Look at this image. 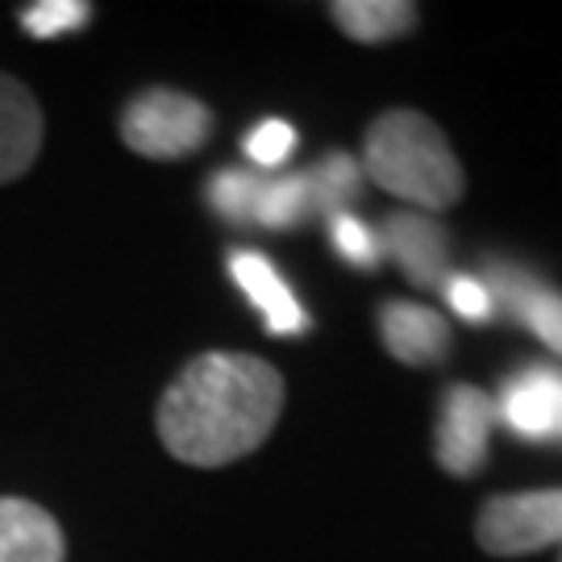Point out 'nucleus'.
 <instances>
[{"label": "nucleus", "instance_id": "19", "mask_svg": "<svg viewBox=\"0 0 562 562\" xmlns=\"http://www.w3.org/2000/svg\"><path fill=\"white\" fill-rule=\"evenodd\" d=\"M292 150H296V130L280 117L259 121L246 134V155H250V162H259V167H280Z\"/></svg>", "mask_w": 562, "mask_h": 562}, {"label": "nucleus", "instance_id": "2", "mask_svg": "<svg viewBox=\"0 0 562 562\" xmlns=\"http://www.w3.org/2000/svg\"><path fill=\"white\" fill-rule=\"evenodd\" d=\"M362 167L383 192L422 213H442L462 196V167L446 134L417 109H387L362 138Z\"/></svg>", "mask_w": 562, "mask_h": 562}, {"label": "nucleus", "instance_id": "18", "mask_svg": "<svg viewBox=\"0 0 562 562\" xmlns=\"http://www.w3.org/2000/svg\"><path fill=\"white\" fill-rule=\"evenodd\" d=\"M329 238L338 246V255L346 262H355V267H375L380 262V238L359 222V217H350V213H338V217H329Z\"/></svg>", "mask_w": 562, "mask_h": 562}, {"label": "nucleus", "instance_id": "3", "mask_svg": "<svg viewBox=\"0 0 562 562\" xmlns=\"http://www.w3.org/2000/svg\"><path fill=\"white\" fill-rule=\"evenodd\" d=\"M213 134V109L176 88H146L121 109V142L142 159H188Z\"/></svg>", "mask_w": 562, "mask_h": 562}, {"label": "nucleus", "instance_id": "15", "mask_svg": "<svg viewBox=\"0 0 562 562\" xmlns=\"http://www.w3.org/2000/svg\"><path fill=\"white\" fill-rule=\"evenodd\" d=\"M313 213L308 201V180L304 176H280V180H262L255 196V225L267 229H296Z\"/></svg>", "mask_w": 562, "mask_h": 562}, {"label": "nucleus", "instance_id": "17", "mask_svg": "<svg viewBox=\"0 0 562 562\" xmlns=\"http://www.w3.org/2000/svg\"><path fill=\"white\" fill-rule=\"evenodd\" d=\"M92 18V4L83 0H38L21 9V30L34 38H59L67 30H80Z\"/></svg>", "mask_w": 562, "mask_h": 562}, {"label": "nucleus", "instance_id": "5", "mask_svg": "<svg viewBox=\"0 0 562 562\" xmlns=\"http://www.w3.org/2000/svg\"><path fill=\"white\" fill-rule=\"evenodd\" d=\"M492 429H496V401L471 383H454L442 396V413H438V438H434L438 467L459 480L483 471Z\"/></svg>", "mask_w": 562, "mask_h": 562}, {"label": "nucleus", "instance_id": "14", "mask_svg": "<svg viewBox=\"0 0 562 562\" xmlns=\"http://www.w3.org/2000/svg\"><path fill=\"white\" fill-rule=\"evenodd\" d=\"M304 180H308V201H313V213H325V217L346 213V204H355L359 201V192H362L359 162L350 159V155H341V150H334L329 159L317 162Z\"/></svg>", "mask_w": 562, "mask_h": 562}, {"label": "nucleus", "instance_id": "7", "mask_svg": "<svg viewBox=\"0 0 562 562\" xmlns=\"http://www.w3.org/2000/svg\"><path fill=\"white\" fill-rule=\"evenodd\" d=\"M496 422L521 442L562 446V371L559 367H525L504 380Z\"/></svg>", "mask_w": 562, "mask_h": 562}, {"label": "nucleus", "instance_id": "10", "mask_svg": "<svg viewBox=\"0 0 562 562\" xmlns=\"http://www.w3.org/2000/svg\"><path fill=\"white\" fill-rule=\"evenodd\" d=\"M380 338L396 362L434 367L450 350V325L434 308H425V304L387 301L380 308Z\"/></svg>", "mask_w": 562, "mask_h": 562}, {"label": "nucleus", "instance_id": "13", "mask_svg": "<svg viewBox=\"0 0 562 562\" xmlns=\"http://www.w3.org/2000/svg\"><path fill=\"white\" fill-rule=\"evenodd\" d=\"M329 18L346 38L362 42V46H380L417 25V4H408V0H338V4H329Z\"/></svg>", "mask_w": 562, "mask_h": 562}, {"label": "nucleus", "instance_id": "1", "mask_svg": "<svg viewBox=\"0 0 562 562\" xmlns=\"http://www.w3.org/2000/svg\"><path fill=\"white\" fill-rule=\"evenodd\" d=\"M283 413V375L259 355L209 350L167 383L155 429L171 459L225 467L255 454Z\"/></svg>", "mask_w": 562, "mask_h": 562}, {"label": "nucleus", "instance_id": "12", "mask_svg": "<svg viewBox=\"0 0 562 562\" xmlns=\"http://www.w3.org/2000/svg\"><path fill=\"white\" fill-rule=\"evenodd\" d=\"M0 562H67L59 521L34 501L0 496Z\"/></svg>", "mask_w": 562, "mask_h": 562}, {"label": "nucleus", "instance_id": "8", "mask_svg": "<svg viewBox=\"0 0 562 562\" xmlns=\"http://www.w3.org/2000/svg\"><path fill=\"white\" fill-rule=\"evenodd\" d=\"M380 250H387L401 267L408 283L417 288H438L446 280V262H450V238L434 217L425 213H392L383 222Z\"/></svg>", "mask_w": 562, "mask_h": 562}, {"label": "nucleus", "instance_id": "9", "mask_svg": "<svg viewBox=\"0 0 562 562\" xmlns=\"http://www.w3.org/2000/svg\"><path fill=\"white\" fill-rule=\"evenodd\" d=\"M42 150V104L30 83L0 71V183L21 180Z\"/></svg>", "mask_w": 562, "mask_h": 562}, {"label": "nucleus", "instance_id": "4", "mask_svg": "<svg viewBox=\"0 0 562 562\" xmlns=\"http://www.w3.org/2000/svg\"><path fill=\"white\" fill-rule=\"evenodd\" d=\"M475 538L496 559H517V554H533L550 542H562V487L492 496L480 508Z\"/></svg>", "mask_w": 562, "mask_h": 562}, {"label": "nucleus", "instance_id": "16", "mask_svg": "<svg viewBox=\"0 0 562 562\" xmlns=\"http://www.w3.org/2000/svg\"><path fill=\"white\" fill-rule=\"evenodd\" d=\"M262 176L250 171H217L209 180V204L217 209V217L234 225H255V196H259Z\"/></svg>", "mask_w": 562, "mask_h": 562}, {"label": "nucleus", "instance_id": "20", "mask_svg": "<svg viewBox=\"0 0 562 562\" xmlns=\"http://www.w3.org/2000/svg\"><path fill=\"white\" fill-rule=\"evenodd\" d=\"M446 301L459 313L462 322H492V301H487V288L480 283V276H446Z\"/></svg>", "mask_w": 562, "mask_h": 562}, {"label": "nucleus", "instance_id": "6", "mask_svg": "<svg viewBox=\"0 0 562 562\" xmlns=\"http://www.w3.org/2000/svg\"><path fill=\"white\" fill-rule=\"evenodd\" d=\"M480 283L487 288L492 313L501 308L508 322L525 325L533 338L562 355V292L546 288V280H538L517 262H492Z\"/></svg>", "mask_w": 562, "mask_h": 562}, {"label": "nucleus", "instance_id": "11", "mask_svg": "<svg viewBox=\"0 0 562 562\" xmlns=\"http://www.w3.org/2000/svg\"><path fill=\"white\" fill-rule=\"evenodd\" d=\"M229 276L246 292V301L262 313V325L280 338H292V334H304L308 329V317H304L301 301L288 292L283 276L271 267V262L255 255V250H234L229 255Z\"/></svg>", "mask_w": 562, "mask_h": 562}]
</instances>
